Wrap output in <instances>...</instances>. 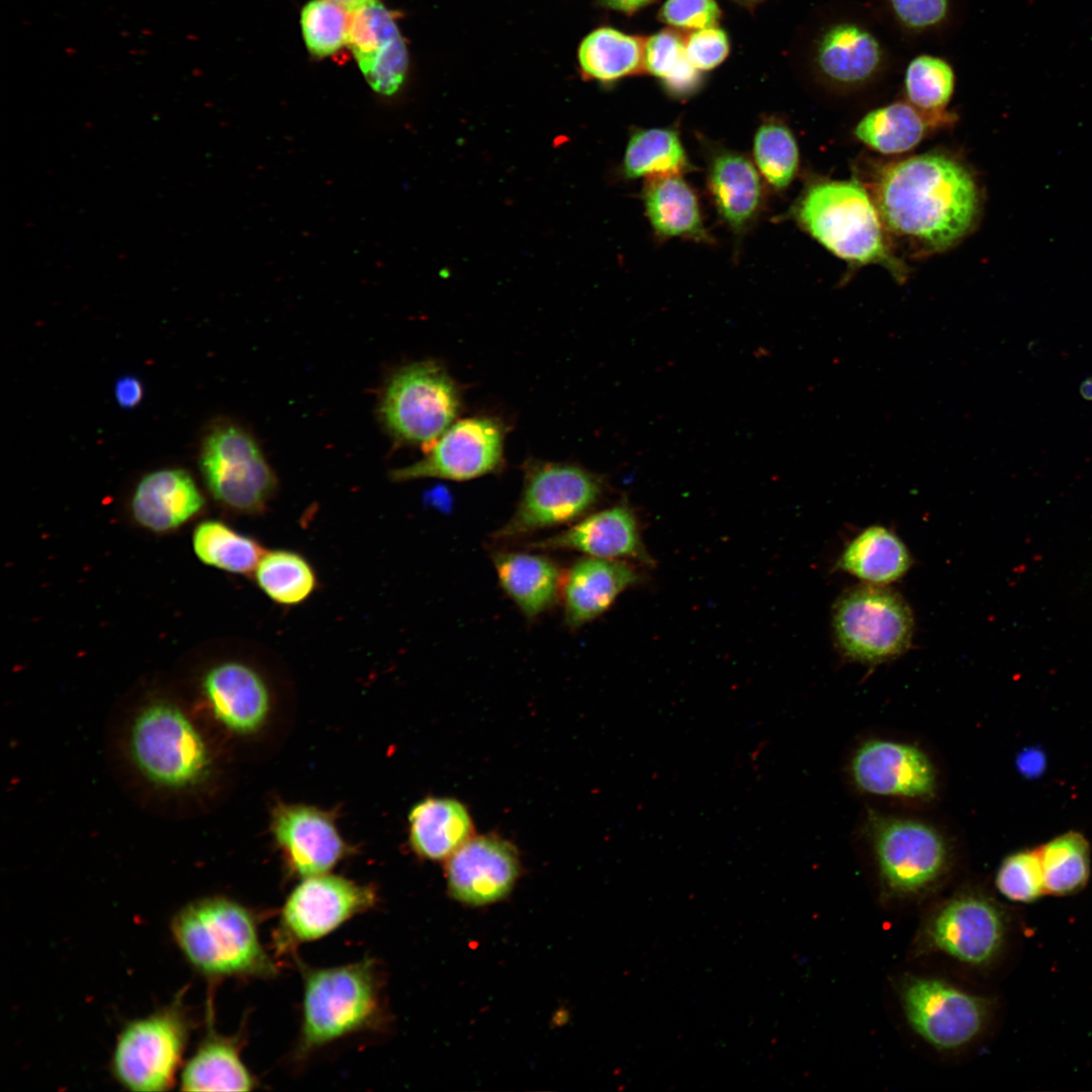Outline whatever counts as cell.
<instances>
[{
  "label": "cell",
  "mask_w": 1092,
  "mask_h": 1092,
  "mask_svg": "<svg viewBox=\"0 0 1092 1092\" xmlns=\"http://www.w3.org/2000/svg\"><path fill=\"white\" fill-rule=\"evenodd\" d=\"M752 156L765 184L776 192L786 190L798 173L797 140L792 129L778 118H766L758 125L753 135Z\"/></svg>",
  "instance_id": "cell-36"
},
{
  "label": "cell",
  "mask_w": 1092,
  "mask_h": 1092,
  "mask_svg": "<svg viewBox=\"0 0 1092 1092\" xmlns=\"http://www.w3.org/2000/svg\"><path fill=\"white\" fill-rule=\"evenodd\" d=\"M1012 931L1009 911L992 897L966 892L942 903L923 929L927 947L976 968L1002 957Z\"/></svg>",
  "instance_id": "cell-9"
},
{
  "label": "cell",
  "mask_w": 1092,
  "mask_h": 1092,
  "mask_svg": "<svg viewBox=\"0 0 1092 1092\" xmlns=\"http://www.w3.org/2000/svg\"><path fill=\"white\" fill-rule=\"evenodd\" d=\"M850 770L856 786L873 795L929 799L936 789L931 761L908 743L867 741L853 754Z\"/></svg>",
  "instance_id": "cell-16"
},
{
  "label": "cell",
  "mask_w": 1092,
  "mask_h": 1092,
  "mask_svg": "<svg viewBox=\"0 0 1092 1092\" xmlns=\"http://www.w3.org/2000/svg\"><path fill=\"white\" fill-rule=\"evenodd\" d=\"M492 562L502 588L527 619L545 614L561 598L564 573L551 557L498 551L493 553Z\"/></svg>",
  "instance_id": "cell-22"
},
{
  "label": "cell",
  "mask_w": 1092,
  "mask_h": 1092,
  "mask_svg": "<svg viewBox=\"0 0 1092 1092\" xmlns=\"http://www.w3.org/2000/svg\"><path fill=\"white\" fill-rule=\"evenodd\" d=\"M193 548L203 563L238 574L254 571L265 553L255 539L214 520L201 522L195 528Z\"/></svg>",
  "instance_id": "cell-35"
},
{
  "label": "cell",
  "mask_w": 1092,
  "mask_h": 1092,
  "mask_svg": "<svg viewBox=\"0 0 1092 1092\" xmlns=\"http://www.w3.org/2000/svg\"><path fill=\"white\" fill-rule=\"evenodd\" d=\"M706 183L721 220L737 239L747 234L765 206V182L744 154L705 145Z\"/></svg>",
  "instance_id": "cell-18"
},
{
  "label": "cell",
  "mask_w": 1092,
  "mask_h": 1092,
  "mask_svg": "<svg viewBox=\"0 0 1092 1092\" xmlns=\"http://www.w3.org/2000/svg\"><path fill=\"white\" fill-rule=\"evenodd\" d=\"M503 431L486 418H469L451 425L421 460L393 470L404 481L425 477L469 480L494 471L502 462Z\"/></svg>",
  "instance_id": "cell-15"
},
{
  "label": "cell",
  "mask_w": 1092,
  "mask_h": 1092,
  "mask_svg": "<svg viewBox=\"0 0 1092 1092\" xmlns=\"http://www.w3.org/2000/svg\"><path fill=\"white\" fill-rule=\"evenodd\" d=\"M260 589L277 604L291 606L306 600L313 592L316 578L308 561L289 550L265 552L256 569Z\"/></svg>",
  "instance_id": "cell-37"
},
{
  "label": "cell",
  "mask_w": 1092,
  "mask_h": 1092,
  "mask_svg": "<svg viewBox=\"0 0 1092 1092\" xmlns=\"http://www.w3.org/2000/svg\"><path fill=\"white\" fill-rule=\"evenodd\" d=\"M203 689L216 717L239 732L257 729L266 718L269 696L261 676L241 662H224L211 668Z\"/></svg>",
  "instance_id": "cell-23"
},
{
  "label": "cell",
  "mask_w": 1092,
  "mask_h": 1092,
  "mask_svg": "<svg viewBox=\"0 0 1092 1092\" xmlns=\"http://www.w3.org/2000/svg\"><path fill=\"white\" fill-rule=\"evenodd\" d=\"M303 982L298 1058L346 1035L382 1026L380 976L373 960L305 969Z\"/></svg>",
  "instance_id": "cell-4"
},
{
  "label": "cell",
  "mask_w": 1092,
  "mask_h": 1092,
  "mask_svg": "<svg viewBox=\"0 0 1092 1092\" xmlns=\"http://www.w3.org/2000/svg\"><path fill=\"white\" fill-rule=\"evenodd\" d=\"M947 120L927 115L908 101H897L868 112L854 128L855 138L884 154H903L915 148L931 128Z\"/></svg>",
  "instance_id": "cell-30"
},
{
  "label": "cell",
  "mask_w": 1092,
  "mask_h": 1092,
  "mask_svg": "<svg viewBox=\"0 0 1092 1092\" xmlns=\"http://www.w3.org/2000/svg\"><path fill=\"white\" fill-rule=\"evenodd\" d=\"M519 872L517 850L511 843L493 835L471 837L449 857L448 890L463 904L488 905L512 891Z\"/></svg>",
  "instance_id": "cell-17"
},
{
  "label": "cell",
  "mask_w": 1092,
  "mask_h": 1092,
  "mask_svg": "<svg viewBox=\"0 0 1092 1092\" xmlns=\"http://www.w3.org/2000/svg\"><path fill=\"white\" fill-rule=\"evenodd\" d=\"M1046 894L1065 897L1081 892L1090 879V845L1083 834L1068 831L1037 848Z\"/></svg>",
  "instance_id": "cell-34"
},
{
  "label": "cell",
  "mask_w": 1092,
  "mask_h": 1092,
  "mask_svg": "<svg viewBox=\"0 0 1092 1092\" xmlns=\"http://www.w3.org/2000/svg\"><path fill=\"white\" fill-rule=\"evenodd\" d=\"M720 15L716 0H666L659 12L664 23L695 30L715 26Z\"/></svg>",
  "instance_id": "cell-42"
},
{
  "label": "cell",
  "mask_w": 1092,
  "mask_h": 1092,
  "mask_svg": "<svg viewBox=\"0 0 1092 1092\" xmlns=\"http://www.w3.org/2000/svg\"><path fill=\"white\" fill-rule=\"evenodd\" d=\"M1048 758L1039 746H1029L1020 750L1015 758L1019 774L1029 780L1041 777L1046 768Z\"/></svg>",
  "instance_id": "cell-45"
},
{
  "label": "cell",
  "mask_w": 1092,
  "mask_h": 1092,
  "mask_svg": "<svg viewBox=\"0 0 1092 1092\" xmlns=\"http://www.w3.org/2000/svg\"><path fill=\"white\" fill-rule=\"evenodd\" d=\"M736 1L741 2V3H745V4H752V3L757 2L759 0H736Z\"/></svg>",
  "instance_id": "cell-50"
},
{
  "label": "cell",
  "mask_w": 1092,
  "mask_h": 1092,
  "mask_svg": "<svg viewBox=\"0 0 1092 1092\" xmlns=\"http://www.w3.org/2000/svg\"><path fill=\"white\" fill-rule=\"evenodd\" d=\"M375 890L343 877L304 878L287 897L279 921V940L285 946L322 938L357 914L372 908Z\"/></svg>",
  "instance_id": "cell-14"
},
{
  "label": "cell",
  "mask_w": 1092,
  "mask_h": 1092,
  "mask_svg": "<svg viewBox=\"0 0 1092 1092\" xmlns=\"http://www.w3.org/2000/svg\"><path fill=\"white\" fill-rule=\"evenodd\" d=\"M995 885L1003 897L1016 903L1029 904L1044 896L1038 849H1022L1007 855L997 870Z\"/></svg>",
  "instance_id": "cell-41"
},
{
  "label": "cell",
  "mask_w": 1092,
  "mask_h": 1092,
  "mask_svg": "<svg viewBox=\"0 0 1092 1092\" xmlns=\"http://www.w3.org/2000/svg\"><path fill=\"white\" fill-rule=\"evenodd\" d=\"M331 1H334L335 3H337L340 6H342L343 8H345L347 11L351 12V11L363 6L364 4H367V3L371 2V1H374V0H331Z\"/></svg>",
  "instance_id": "cell-48"
},
{
  "label": "cell",
  "mask_w": 1092,
  "mask_h": 1092,
  "mask_svg": "<svg viewBox=\"0 0 1092 1092\" xmlns=\"http://www.w3.org/2000/svg\"><path fill=\"white\" fill-rule=\"evenodd\" d=\"M687 56L699 71H709L720 65L729 53V40L724 30L716 26L697 29L686 41Z\"/></svg>",
  "instance_id": "cell-43"
},
{
  "label": "cell",
  "mask_w": 1092,
  "mask_h": 1092,
  "mask_svg": "<svg viewBox=\"0 0 1092 1092\" xmlns=\"http://www.w3.org/2000/svg\"><path fill=\"white\" fill-rule=\"evenodd\" d=\"M114 397L120 407L134 408L144 397L142 381L132 375L121 376L114 384Z\"/></svg>",
  "instance_id": "cell-46"
},
{
  "label": "cell",
  "mask_w": 1092,
  "mask_h": 1092,
  "mask_svg": "<svg viewBox=\"0 0 1092 1092\" xmlns=\"http://www.w3.org/2000/svg\"><path fill=\"white\" fill-rule=\"evenodd\" d=\"M816 62L828 81L853 87L864 84L878 73L883 62V50L870 30L855 23L841 22L832 25L821 35Z\"/></svg>",
  "instance_id": "cell-27"
},
{
  "label": "cell",
  "mask_w": 1092,
  "mask_h": 1092,
  "mask_svg": "<svg viewBox=\"0 0 1092 1092\" xmlns=\"http://www.w3.org/2000/svg\"><path fill=\"white\" fill-rule=\"evenodd\" d=\"M199 462L212 496L236 512H262L275 491L272 469L255 440L238 426L212 429L204 439Z\"/></svg>",
  "instance_id": "cell-10"
},
{
  "label": "cell",
  "mask_w": 1092,
  "mask_h": 1092,
  "mask_svg": "<svg viewBox=\"0 0 1092 1092\" xmlns=\"http://www.w3.org/2000/svg\"><path fill=\"white\" fill-rule=\"evenodd\" d=\"M870 193L888 234L926 255L961 243L977 226L983 205L969 167L941 152L882 166Z\"/></svg>",
  "instance_id": "cell-1"
},
{
  "label": "cell",
  "mask_w": 1092,
  "mask_h": 1092,
  "mask_svg": "<svg viewBox=\"0 0 1092 1092\" xmlns=\"http://www.w3.org/2000/svg\"><path fill=\"white\" fill-rule=\"evenodd\" d=\"M1079 391L1084 399L1092 400V377H1087L1082 381Z\"/></svg>",
  "instance_id": "cell-49"
},
{
  "label": "cell",
  "mask_w": 1092,
  "mask_h": 1092,
  "mask_svg": "<svg viewBox=\"0 0 1092 1092\" xmlns=\"http://www.w3.org/2000/svg\"><path fill=\"white\" fill-rule=\"evenodd\" d=\"M182 993L151 1014L128 1021L110 1058L113 1079L126 1090L162 1092L178 1083L193 1019Z\"/></svg>",
  "instance_id": "cell-5"
},
{
  "label": "cell",
  "mask_w": 1092,
  "mask_h": 1092,
  "mask_svg": "<svg viewBox=\"0 0 1092 1092\" xmlns=\"http://www.w3.org/2000/svg\"><path fill=\"white\" fill-rule=\"evenodd\" d=\"M602 479L575 465L544 463L527 471L519 503L511 518L493 534L513 541L538 531L570 524L584 517L603 494Z\"/></svg>",
  "instance_id": "cell-7"
},
{
  "label": "cell",
  "mask_w": 1092,
  "mask_h": 1092,
  "mask_svg": "<svg viewBox=\"0 0 1092 1092\" xmlns=\"http://www.w3.org/2000/svg\"><path fill=\"white\" fill-rule=\"evenodd\" d=\"M203 504L188 472L159 469L140 480L131 498V510L139 524L155 532H165L188 521Z\"/></svg>",
  "instance_id": "cell-25"
},
{
  "label": "cell",
  "mask_w": 1092,
  "mask_h": 1092,
  "mask_svg": "<svg viewBox=\"0 0 1092 1092\" xmlns=\"http://www.w3.org/2000/svg\"><path fill=\"white\" fill-rule=\"evenodd\" d=\"M654 0H600V3L613 10L621 11L627 14L633 13L644 6L650 4Z\"/></svg>",
  "instance_id": "cell-47"
},
{
  "label": "cell",
  "mask_w": 1092,
  "mask_h": 1092,
  "mask_svg": "<svg viewBox=\"0 0 1092 1092\" xmlns=\"http://www.w3.org/2000/svg\"><path fill=\"white\" fill-rule=\"evenodd\" d=\"M904 83L910 104L927 115L950 121L945 107L954 91L956 76L945 60L931 55L914 58L906 69Z\"/></svg>",
  "instance_id": "cell-39"
},
{
  "label": "cell",
  "mask_w": 1092,
  "mask_h": 1092,
  "mask_svg": "<svg viewBox=\"0 0 1092 1092\" xmlns=\"http://www.w3.org/2000/svg\"><path fill=\"white\" fill-rule=\"evenodd\" d=\"M870 832L881 879L891 893H922L946 872L947 846L932 826L915 819L872 815Z\"/></svg>",
  "instance_id": "cell-12"
},
{
  "label": "cell",
  "mask_w": 1092,
  "mask_h": 1092,
  "mask_svg": "<svg viewBox=\"0 0 1092 1092\" xmlns=\"http://www.w3.org/2000/svg\"><path fill=\"white\" fill-rule=\"evenodd\" d=\"M642 201L649 224L658 240L681 238L697 243L712 242L704 223L699 198L681 175L646 179Z\"/></svg>",
  "instance_id": "cell-26"
},
{
  "label": "cell",
  "mask_w": 1092,
  "mask_h": 1092,
  "mask_svg": "<svg viewBox=\"0 0 1092 1092\" xmlns=\"http://www.w3.org/2000/svg\"><path fill=\"white\" fill-rule=\"evenodd\" d=\"M817 243L851 267L879 265L898 282L909 271L890 246L889 234L868 189L856 179L810 182L789 210Z\"/></svg>",
  "instance_id": "cell-2"
},
{
  "label": "cell",
  "mask_w": 1092,
  "mask_h": 1092,
  "mask_svg": "<svg viewBox=\"0 0 1092 1092\" xmlns=\"http://www.w3.org/2000/svg\"><path fill=\"white\" fill-rule=\"evenodd\" d=\"M639 580L638 571L626 560L589 556L575 560L564 573L561 589L565 625L574 630L599 618Z\"/></svg>",
  "instance_id": "cell-21"
},
{
  "label": "cell",
  "mask_w": 1092,
  "mask_h": 1092,
  "mask_svg": "<svg viewBox=\"0 0 1092 1092\" xmlns=\"http://www.w3.org/2000/svg\"><path fill=\"white\" fill-rule=\"evenodd\" d=\"M208 1009L207 1029L194 1053L184 1062L178 1084L182 1091H250L257 1086L241 1057L239 1035H221L212 1025Z\"/></svg>",
  "instance_id": "cell-24"
},
{
  "label": "cell",
  "mask_w": 1092,
  "mask_h": 1092,
  "mask_svg": "<svg viewBox=\"0 0 1092 1092\" xmlns=\"http://www.w3.org/2000/svg\"><path fill=\"white\" fill-rule=\"evenodd\" d=\"M835 644L853 661L875 664L911 645L913 614L903 597L883 584L863 583L843 592L832 613Z\"/></svg>",
  "instance_id": "cell-6"
},
{
  "label": "cell",
  "mask_w": 1092,
  "mask_h": 1092,
  "mask_svg": "<svg viewBox=\"0 0 1092 1092\" xmlns=\"http://www.w3.org/2000/svg\"><path fill=\"white\" fill-rule=\"evenodd\" d=\"M347 44L363 75L383 62L407 55L395 16L377 0L350 12Z\"/></svg>",
  "instance_id": "cell-32"
},
{
  "label": "cell",
  "mask_w": 1092,
  "mask_h": 1092,
  "mask_svg": "<svg viewBox=\"0 0 1092 1092\" xmlns=\"http://www.w3.org/2000/svg\"><path fill=\"white\" fill-rule=\"evenodd\" d=\"M300 24L308 52L325 58L347 44L350 12L331 0H311L301 11Z\"/></svg>",
  "instance_id": "cell-40"
},
{
  "label": "cell",
  "mask_w": 1092,
  "mask_h": 1092,
  "mask_svg": "<svg viewBox=\"0 0 1092 1092\" xmlns=\"http://www.w3.org/2000/svg\"><path fill=\"white\" fill-rule=\"evenodd\" d=\"M459 404L457 387L445 370L436 363L421 362L392 375L380 412L397 439L433 445L452 425Z\"/></svg>",
  "instance_id": "cell-8"
},
{
  "label": "cell",
  "mask_w": 1092,
  "mask_h": 1092,
  "mask_svg": "<svg viewBox=\"0 0 1092 1092\" xmlns=\"http://www.w3.org/2000/svg\"><path fill=\"white\" fill-rule=\"evenodd\" d=\"M410 840L422 857L449 858L471 838L473 825L465 806L451 798H428L408 815Z\"/></svg>",
  "instance_id": "cell-28"
},
{
  "label": "cell",
  "mask_w": 1092,
  "mask_h": 1092,
  "mask_svg": "<svg viewBox=\"0 0 1092 1092\" xmlns=\"http://www.w3.org/2000/svg\"><path fill=\"white\" fill-rule=\"evenodd\" d=\"M272 828L289 868L303 879L327 874L347 852L332 819L311 807L278 806Z\"/></svg>",
  "instance_id": "cell-20"
},
{
  "label": "cell",
  "mask_w": 1092,
  "mask_h": 1092,
  "mask_svg": "<svg viewBox=\"0 0 1092 1092\" xmlns=\"http://www.w3.org/2000/svg\"><path fill=\"white\" fill-rule=\"evenodd\" d=\"M898 20L911 29H926L942 22L948 0H889Z\"/></svg>",
  "instance_id": "cell-44"
},
{
  "label": "cell",
  "mask_w": 1092,
  "mask_h": 1092,
  "mask_svg": "<svg viewBox=\"0 0 1092 1092\" xmlns=\"http://www.w3.org/2000/svg\"><path fill=\"white\" fill-rule=\"evenodd\" d=\"M907 1022L926 1042L951 1051L973 1042L987 1027L992 1002L944 981L908 977L901 985Z\"/></svg>",
  "instance_id": "cell-11"
},
{
  "label": "cell",
  "mask_w": 1092,
  "mask_h": 1092,
  "mask_svg": "<svg viewBox=\"0 0 1092 1092\" xmlns=\"http://www.w3.org/2000/svg\"><path fill=\"white\" fill-rule=\"evenodd\" d=\"M693 169L679 131L671 126L631 131L619 168L622 178L634 180L682 175Z\"/></svg>",
  "instance_id": "cell-31"
},
{
  "label": "cell",
  "mask_w": 1092,
  "mask_h": 1092,
  "mask_svg": "<svg viewBox=\"0 0 1092 1092\" xmlns=\"http://www.w3.org/2000/svg\"><path fill=\"white\" fill-rule=\"evenodd\" d=\"M130 743L139 767L164 786L192 784L207 765L199 734L184 714L169 704H154L141 712L132 725Z\"/></svg>",
  "instance_id": "cell-13"
},
{
  "label": "cell",
  "mask_w": 1092,
  "mask_h": 1092,
  "mask_svg": "<svg viewBox=\"0 0 1092 1092\" xmlns=\"http://www.w3.org/2000/svg\"><path fill=\"white\" fill-rule=\"evenodd\" d=\"M643 55L640 37L600 27L581 41L578 63L584 78L609 83L637 73L643 67Z\"/></svg>",
  "instance_id": "cell-33"
},
{
  "label": "cell",
  "mask_w": 1092,
  "mask_h": 1092,
  "mask_svg": "<svg viewBox=\"0 0 1092 1092\" xmlns=\"http://www.w3.org/2000/svg\"><path fill=\"white\" fill-rule=\"evenodd\" d=\"M643 67L672 95L693 94L701 84V71L690 62L679 33L664 29L644 42Z\"/></svg>",
  "instance_id": "cell-38"
},
{
  "label": "cell",
  "mask_w": 1092,
  "mask_h": 1092,
  "mask_svg": "<svg viewBox=\"0 0 1092 1092\" xmlns=\"http://www.w3.org/2000/svg\"><path fill=\"white\" fill-rule=\"evenodd\" d=\"M170 931L187 964L210 980L269 978L278 969L259 935L255 915L221 896L200 898L173 915Z\"/></svg>",
  "instance_id": "cell-3"
},
{
  "label": "cell",
  "mask_w": 1092,
  "mask_h": 1092,
  "mask_svg": "<svg viewBox=\"0 0 1092 1092\" xmlns=\"http://www.w3.org/2000/svg\"><path fill=\"white\" fill-rule=\"evenodd\" d=\"M912 564L903 541L883 526H871L843 549L836 568L867 583L887 585L901 578Z\"/></svg>",
  "instance_id": "cell-29"
},
{
  "label": "cell",
  "mask_w": 1092,
  "mask_h": 1092,
  "mask_svg": "<svg viewBox=\"0 0 1092 1092\" xmlns=\"http://www.w3.org/2000/svg\"><path fill=\"white\" fill-rule=\"evenodd\" d=\"M537 550H568L605 559L650 563L634 511L620 503L585 515L567 529L528 544Z\"/></svg>",
  "instance_id": "cell-19"
}]
</instances>
